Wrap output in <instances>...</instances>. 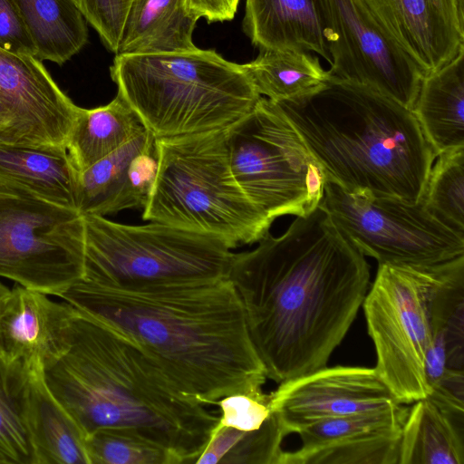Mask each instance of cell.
Returning <instances> with one entry per match:
<instances>
[{
    "mask_svg": "<svg viewBox=\"0 0 464 464\" xmlns=\"http://www.w3.org/2000/svg\"><path fill=\"white\" fill-rule=\"evenodd\" d=\"M364 256L320 206L234 254L229 279L268 379L279 384L326 366L367 294Z\"/></svg>",
    "mask_w": 464,
    "mask_h": 464,
    "instance_id": "obj_1",
    "label": "cell"
},
{
    "mask_svg": "<svg viewBox=\"0 0 464 464\" xmlns=\"http://www.w3.org/2000/svg\"><path fill=\"white\" fill-rule=\"evenodd\" d=\"M60 297L133 338L202 405L263 392L266 372L229 278L130 288L80 280Z\"/></svg>",
    "mask_w": 464,
    "mask_h": 464,
    "instance_id": "obj_2",
    "label": "cell"
},
{
    "mask_svg": "<svg viewBox=\"0 0 464 464\" xmlns=\"http://www.w3.org/2000/svg\"><path fill=\"white\" fill-rule=\"evenodd\" d=\"M43 376L85 437L99 428L131 429L178 464L195 463L219 422L133 338L74 306L67 347Z\"/></svg>",
    "mask_w": 464,
    "mask_h": 464,
    "instance_id": "obj_3",
    "label": "cell"
},
{
    "mask_svg": "<svg viewBox=\"0 0 464 464\" xmlns=\"http://www.w3.org/2000/svg\"><path fill=\"white\" fill-rule=\"evenodd\" d=\"M276 103L327 181L348 191L421 201L437 156L412 110L333 76L305 94Z\"/></svg>",
    "mask_w": 464,
    "mask_h": 464,
    "instance_id": "obj_4",
    "label": "cell"
},
{
    "mask_svg": "<svg viewBox=\"0 0 464 464\" xmlns=\"http://www.w3.org/2000/svg\"><path fill=\"white\" fill-rule=\"evenodd\" d=\"M118 92L156 139L226 130L261 97L239 63L214 50L116 54Z\"/></svg>",
    "mask_w": 464,
    "mask_h": 464,
    "instance_id": "obj_5",
    "label": "cell"
},
{
    "mask_svg": "<svg viewBox=\"0 0 464 464\" xmlns=\"http://www.w3.org/2000/svg\"><path fill=\"white\" fill-rule=\"evenodd\" d=\"M158 171L142 218L219 238L231 248L258 242L272 223L230 169L227 129L156 139Z\"/></svg>",
    "mask_w": 464,
    "mask_h": 464,
    "instance_id": "obj_6",
    "label": "cell"
},
{
    "mask_svg": "<svg viewBox=\"0 0 464 464\" xmlns=\"http://www.w3.org/2000/svg\"><path fill=\"white\" fill-rule=\"evenodd\" d=\"M82 217V281L130 288L229 278L235 253L219 238L159 222L133 226Z\"/></svg>",
    "mask_w": 464,
    "mask_h": 464,
    "instance_id": "obj_7",
    "label": "cell"
},
{
    "mask_svg": "<svg viewBox=\"0 0 464 464\" xmlns=\"http://www.w3.org/2000/svg\"><path fill=\"white\" fill-rule=\"evenodd\" d=\"M227 146L234 178L271 223L306 217L319 207L327 182L324 169L276 102L261 96L227 129Z\"/></svg>",
    "mask_w": 464,
    "mask_h": 464,
    "instance_id": "obj_8",
    "label": "cell"
},
{
    "mask_svg": "<svg viewBox=\"0 0 464 464\" xmlns=\"http://www.w3.org/2000/svg\"><path fill=\"white\" fill-rule=\"evenodd\" d=\"M445 262L378 264L362 304L376 352L374 369L401 404L430 392L424 368L431 341L430 304Z\"/></svg>",
    "mask_w": 464,
    "mask_h": 464,
    "instance_id": "obj_9",
    "label": "cell"
},
{
    "mask_svg": "<svg viewBox=\"0 0 464 464\" xmlns=\"http://www.w3.org/2000/svg\"><path fill=\"white\" fill-rule=\"evenodd\" d=\"M80 212L0 179V277L61 296L82 279Z\"/></svg>",
    "mask_w": 464,
    "mask_h": 464,
    "instance_id": "obj_10",
    "label": "cell"
},
{
    "mask_svg": "<svg viewBox=\"0 0 464 464\" xmlns=\"http://www.w3.org/2000/svg\"><path fill=\"white\" fill-rule=\"evenodd\" d=\"M319 206L363 256L378 264L434 265L464 255V235L422 201L348 191L327 181Z\"/></svg>",
    "mask_w": 464,
    "mask_h": 464,
    "instance_id": "obj_11",
    "label": "cell"
},
{
    "mask_svg": "<svg viewBox=\"0 0 464 464\" xmlns=\"http://www.w3.org/2000/svg\"><path fill=\"white\" fill-rule=\"evenodd\" d=\"M321 1L330 75L412 110L424 75L364 0Z\"/></svg>",
    "mask_w": 464,
    "mask_h": 464,
    "instance_id": "obj_12",
    "label": "cell"
},
{
    "mask_svg": "<svg viewBox=\"0 0 464 464\" xmlns=\"http://www.w3.org/2000/svg\"><path fill=\"white\" fill-rule=\"evenodd\" d=\"M270 406L285 437L314 422L400 403L374 368L324 366L279 383Z\"/></svg>",
    "mask_w": 464,
    "mask_h": 464,
    "instance_id": "obj_13",
    "label": "cell"
},
{
    "mask_svg": "<svg viewBox=\"0 0 464 464\" xmlns=\"http://www.w3.org/2000/svg\"><path fill=\"white\" fill-rule=\"evenodd\" d=\"M77 108L42 61L0 48V116L11 144L65 147Z\"/></svg>",
    "mask_w": 464,
    "mask_h": 464,
    "instance_id": "obj_14",
    "label": "cell"
},
{
    "mask_svg": "<svg viewBox=\"0 0 464 464\" xmlns=\"http://www.w3.org/2000/svg\"><path fill=\"white\" fill-rule=\"evenodd\" d=\"M423 75L464 49V0H364Z\"/></svg>",
    "mask_w": 464,
    "mask_h": 464,
    "instance_id": "obj_15",
    "label": "cell"
},
{
    "mask_svg": "<svg viewBox=\"0 0 464 464\" xmlns=\"http://www.w3.org/2000/svg\"><path fill=\"white\" fill-rule=\"evenodd\" d=\"M21 285L9 290L0 308V356L29 371H44L65 351L73 306Z\"/></svg>",
    "mask_w": 464,
    "mask_h": 464,
    "instance_id": "obj_16",
    "label": "cell"
},
{
    "mask_svg": "<svg viewBox=\"0 0 464 464\" xmlns=\"http://www.w3.org/2000/svg\"><path fill=\"white\" fill-rule=\"evenodd\" d=\"M158 171L156 138L146 129L78 174L77 210L105 217L144 208Z\"/></svg>",
    "mask_w": 464,
    "mask_h": 464,
    "instance_id": "obj_17",
    "label": "cell"
},
{
    "mask_svg": "<svg viewBox=\"0 0 464 464\" xmlns=\"http://www.w3.org/2000/svg\"><path fill=\"white\" fill-rule=\"evenodd\" d=\"M243 28L259 49L313 51L332 63L321 0H246Z\"/></svg>",
    "mask_w": 464,
    "mask_h": 464,
    "instance_id": "obj_18",
    "label": "cell"
},
{
    "mask_svg": "<svg viewBox=\"0 0 464 464\" xmlns=\"http://www.w3.org/2000/svg\"><path fill=\"white\" fill-rule=\"evenodd\" d=\"M412 111L436 156L464 147V49L423 77Z\"/></svg>",
    "mask_w": 464,
    "mask_h": 464,
    "instance_id": "obj_19",
    "label": "cell"
},
{
    "mask_svg": "<svg viewBox=\"0 0 464 464\" xmlns=\"http://www.w3.org/2000/svg\"><path fill=\"white\" fill-rule=\"evenodd\" d=\"M464 413L427 396L409 408L402 426L399 464H463Z\"/></svg>",
    "mask_w": 464,
    "mask_h": 464,
    "instance_id": "obj_20",
    "label": "cell"
},
{
    "mask_svg": "<svg viewBox=\"0 0 464 464\" xmlns=\"http://www.w3.org/2000/svg\"><path fill=\"white\" fill-rule=\"evenodd\" d=\"M198 20L185 0H132L116 54L193 50Z\"/></svg>",
    "mask_w": 464,
    "mask_h": 464,
    "instance_id": "obj_21",
    "label": "cell"
},
{
    "mask_svg": "<svg viewBox=\"0 0 464 464\" xmlns=\"http://www.w3.org/2000/svg\"><path fill=\"white\" fill-rule=\"evenodd\" d=\"M78 172L65 147L0 143V179L77 209Z\"/></svg>",
    "mask_w": 464,
    "mask_h": 464,
    "instance_id": "obj_22",
    "label": "cell"
},
{
    "mask_svg": "<svg viewBox=\"0 0 464 464\" xmlns=\"http://www.w3.org/2000/svg\"><path fill=\"white\" fill-rule=\"evenodd\" d=\"M144 130L136 112L117 92L106 105L93 109L78 106L65 149L72 166L81 173Z\"/></svg>",
    "mask_w": 464,
    "mask_h": 464,
    "instance_id": "obj_23",
    "label": "cell"
},
{
    "mask_svg": "<svg viewBox=\"0 0 464 464\" xmlns=\"http://www.w3.org/2000/svg\"><path fill=\"white\" fill-rule=\"evenodd\" d=\"M30 371L29 420L36 464H90L85 436L45 384Z\"/></svg>",
    "mask_w": 464,
    "mask_h": 464,
    "instance_id": "obj_24",
    "label": "cell"
},
{
    "mask_svg": "<svg viewBox=\"0 0 464 464\" xmlns=\"http://www.w3.org/2000/svg\"><path fill=\"white\" fill-rule=\"evenodd\" d=\"M14 1L40 61L61 65L86 44V20L76 0Z\"/></svg>",
    "mask_w": 464,
    "mask_h": 464,
    "instance_id": "obj_25",
    "label": "cell"
},
{
    "mask_svg": "<svg viewBox=\"0 0 464 464\" xmlns=\"http://www.w3.org/2000/svg\"><path fill=\"white\" fill-rule=\"evenodd\" d=\"M256 92L278 102L309 92L330 78L308 51L260 49L256 58L240 64Z\"/></svg>",
    "mask_w": 464,
    "mask_h": 464,
    "instance_id": "obj_26",
    "label": "cell"
},
{
    "mask_svg": "<svg viewBox=\"0 0 464 464\" xmlns=\"http://www.w3.org/2000/svg\"><path fill=\"white\" fill-rule=\"evenodd\" d=\"M29 390L30 371L0 356V464H36Z\"/></svg>",
    "mask_w": 464,
    "mask_h": 464,
    "instance_id": "obj_27",
    "label": "cell"
},
{
    "mask_svg": "<svg viewBox=\"0 0 464 464\" xmlns=\"http://www.w3.org/2000/svg\"><path fill=\"white\" fill-rule=\"evenodd\" d=\"M285 437L276 414L258 429L241 430L219 423L196 464H280Z\"/></svg>",
    "mask_w": 464,
    "mask_h": 464,
    "instance_id": "obj_28",
    "label": "cell"
},
{
    "mask_svg": "<svg viewBox=\"0 0 464 464\" xmlns=\"http://www.w3.org/2000/svg\"><path fill=\"white\" fill-rule=\"evenodd\" d=\"M431 331L446 337L448 368L463 371L464 255L444 263L430 304Z\"/></svg>",
    "mask_w": 464,
    "mask_h": 464,
    "instance_id": "obj_29",
    "label": "cell"
},
{
    "mask_svg": "<svg viewBox=\"0 0 464 464\" xmlns=\"http://www.w3.org/2000/svg\"><path fill=\"white\" fill-rule=\"evenodd\" d=\"M409 408L401 403L381 410L325 419L310 424L297 434L301 448L308 449L374 436L401 433Z\"/></svg>",
    "mask_w": 464,
    "mask_h": 464,
    "instance_id": "obj_30",
    "label": "cell"
},
{
    "mask_svg": "<svg viewBox=\"0 0 464 464\" xmlns=\"http://www.w3.org/2000/svg\"><path fill=\"white\" fill-rule=\"evenodd\" d=\"M90 464H178L160 444L127 428H99L85 437Z\"/></svg>",
    "mask_w": 464,
    "mask_h": 464,
    "instance_id": "obj_31",
    "label": "cell"
},
{
    "mask_svg": "<svg viewBox=\"0 0 464 464\" xmlns=\"http://www.w3.org/2000/svg\"><path fill=\"white\" fill-rule=\"evenodd\" d=\"M437 158L421 201L439 219L464 235V147Z\"/></svg>",
    "mask_w": 464,
    "mask_h": 464,
    "instance_id": "obj_32",
    "label": "cell"
},
{
    "mask_svg": "<svg viewBox=\"0 0 464 464\" xmlns=\"http://www.w3.org/2000/svg\"><path fill=\"white\" fill-rule=\"evenodd\" d=\"M401 434L284 451L280 464H399Z\"/></svg>",
    "mask_w": 464,
    "mask_h": 464,
    "instance_id": "obj_33",
    "label": "cell"
},
{
    "mask_svg": "<svg viewBox=\"0 0 464 464\" xmlns=\"http://www.w3.org/2000/svg\"><path fill=\"white\" fill-rule=\"evenodd\" d=\"M103 44L117 53L124 24L132 0H76Z\"/></svg>",
    "mask_w": 464,
    "mask_h": 464,
    "instance_id": "obj_34",
    "label": "cell"
},
{
    "mask_svg": "<svg viewBox=\"0 0 464 464\" xmlns=\"http://www.w3.org/2000/svg\"><path fill=\"white\" fill-rule=\"evenodd\" d=\"M216 405L220 409L218 423L241 430L260 428L273 413L270 394L264 392L231 394Z\"/></svg>",
    "mask_w": 464,
    "mask_h": 464,
    "instance_id": "obj_35",
    "label": "cell"
},
{
    "mask_svg": "<svg viewBox=\"0 0 464 464\" xmlns=\"http://www.w3.org/2000/svg\"><path fill=\"white\" fill-rule=\"evenodd\" d=\"M0 48L16 54L36 55L34 44L14 0H0Z\"/></svg>",
    "mask_w": 464,
    "mask_h": 464,
    "instance_id": "obj_36",
    "label": "cell"
},
{
    "mask_svg": "<svg viewBox=\"0 0 464 464\" xmlns=\"http://www.w3.org/2000/svg\"><path fill=\"white\" fill-rule=\"evenodd\" d=\"M240 0H185L188 11L208 23L232 20Z\"/></svg>",
    "mask_w": 464,
    "mask_h": 464,
    "instance_id": "obj_37",
    "label": "cell"
},
{
    "mask_svg": "<svg viewBox=\"0 0 464 464\" xmlns=\"http://www.w3.org/2000/svg\"><path fill=\"white\" fill-rule=\"evenodd\" d=\"M0 143L11 144L9 127L6 121L0 116Z\"/></svg>",
    "mask_w": 464,
    "mask_h": 464,
    "instance_id": "obj_38",
    "label": "cell"
},
{
    "mask_svg": "<svg viewBox=\"0 0 464 464\" xmlns=\"http://www.w3.org/2000/svg\"><path fill=\"white\" fill-rule=\"evenodd\" d=\"M9 288H7L4 284H2L0 282V308H1V305L4 302V300L5 299L6 295H8L9 293Z\"/></svg>",
    "mask_w": 464,
    "mask_h": 464,
    "instance_id": "obj_39",
    "label": "cell"
}]
</instances>
